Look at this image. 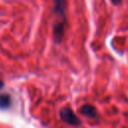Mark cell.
Returning <instances> with one entry per match:
<instances>
[{
    "mask_svg": "<svg viewBox=\"0 0 128 128\" xmlns=\"http://www.w3.org/2000/svg\"><path fill=\"white\" fill-rule=\"evenodd\" d=\"M66 0H53V38L56 43H60L65 33L66 26Z\"/></svg>",
    "mask_w": 128,
    "mask_h": 128,
    "instance_id": "1",
    "label": "cell"
},
{
    "mask_svg": "<svg viewBox=\"0 0 128 128\" xmlns=\"http://www.w3.org/2000/svg\"><path fill=\"white\" fill-rule=\"evenodd\" d=\"M60 118L64 122H66V123H68L70 125H79L80 124L79 118L68 107H64V108H62L60 110Z\"/></svg>",
    "mask_w": 128,
    "mask_h": 128,
    "instance_id": "2",
    "label": "cell"
},
{
    "mask_svg": "<svg viewBox=\"0 0 128 128\" xmlns=\"http://www.w3.org/2000/svg\"><path fill=\"white\" fill-rule=\"evenodd\" d=\"M80 111H81L82 114H84V115L87 116V117H96V116H97V111H96L95 107L92 106V105H90V104H85V105H83V106L81 107Z\"/></svg>",
    "mask_w": 128,
    "mask_h": 128,
    "instance_id": "3",
    "label": "cell"
},
{
    "mask_svg": "<svg viewBox=\"0 0 128 128\" xmlns=\"http://www.w3.org/2000/svg\"><path fill=\"white\" fill-rule=\"evenodd\" d=\"M11 105V97L8 94L0 95V109H6Z\"/></svg>",
    "mask_w": 128,
    "mask_h": 128,
    "instance_id": "4",
    "label": "cell"
},
{
    "mask_svg": "<svg viewBox=\"0 0 128 128\" xmlns=\"http://www.w3.org/2000/svg\"><path fill=\"white\" fill-rule=\"evenodd\" d=\"M113 5H119L121 3V0H110Z\"/></svg>",
    "mask_w": 128,
    "mask_h": 128,
    "instance_id": "5",
    "label": "cell"
},
{
    "mask_svg": "<svg viewBox=\"0 0 128 128\" xmlns=\"http://www.w3.org/2000/svg\"><path fill=\"white\" fill-rule=\"evenodd\" d=\"M3 85H4V83H3V82H2L1 80H0V89H1L2 87H3Z\"/></svg>",
    "mask_w": 128,
    "mask_h": 128,
    "instance_id": "6",
    "label": "cell"
}]
</instances>
